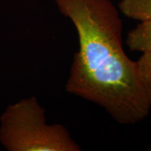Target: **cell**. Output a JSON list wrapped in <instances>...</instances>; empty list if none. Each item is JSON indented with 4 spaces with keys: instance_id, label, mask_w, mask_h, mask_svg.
Instances as JSON below:
<instances>
[{
    "instance_id": "obj_6",
    "label": "cell",
    "mask_w": 151,
    "mask_h": 151,
    "mask_svg": "<svg viewBox=\"0 0 151 151\" xmlns=\"http://www.w3.org/2000/svg\"><path fill=\"white\" fill-rule=\"evenodd\" d=\"M148 150H149V151H151V147H150V148H149V149H148Z\"/></svg>"
},
{
    "instance_id": "obj_3",
    "label": "cell",
    "mask_w": 151,
    "mask_h": 151,
    "mask_svg": "<svg viewBox=\"0 0 151 151\" xmlns=\"http://www.w3.org/2000/svg\"><path fill=\"white\" fill-rule=\"evenodd\" d=\"M127 46L132 51L142 53L151 51V20L140 22L128 32Z\"/></svg>"
},
{
    "instance_id": "obj_4",
    "label": "cell",
    "mask_w": 151,
    "mask_h": 151,
    "mask_svg": "<svg viewBox=\"0 0 151 151\" xmlns=\"http://www.w3.org/2000/svg\"><path fill=\"white\" fill-rule=\"evenodd\" d=\"M118 7L122 14L132 20H151V0H121Z\"/></svg>"
},
{
    "instance_id": "obj_5",
    "label": "cell",
    "mask_w": 151,
    "mask_h": 151,
    "mask_svg": "<svg viewBox=\"0 0 151 151\" xmlns=\"http://www.w3.org/2000/svg\"><path fill=\"white\" fill-rule=\"evenodd\" d=\"M137 62L141 79L151 102V51L142 53Z\"/></svg>"
},
{
    "instance_id": "obj_1",
    "label": "cell",
    "mask_w": 151,
    "mask_h": 151,
    "mask_svg": "<svg viewBox=\"0 0 151 151\" xmlns=\"http://www.w3.org/2000/svg\"><path fill=\"white\" fill-rule=\"evenodd\" d=\"M72 22L79 41L66 83L68 93L99 105L115 121L134 124L151 102L137 62L122 46V22L111 0H55Z\"/></svg>"
},
{
    "instance_id": "obj_2",
    "label": "cell",
    "mask_w": 151,
    "mask_h": 151,
    "mask_svg": "<svg viewBox=\"0 0 151 151\" xmlns=\"http://www.w3.org/2000/svg\"><path fill=\"white\" fill-rule=\"evenodd\" d=\"M46 110L31 97L9 105L0 121V141L9 151H81L64 125L46 123Z\"/></svg>"
}]
</instances>
